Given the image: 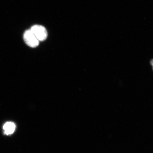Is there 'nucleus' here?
<instances>
[{"instance_id":"20e7f679","label":"nucleus","mask_w":153,"mask_h":153,"mask_svg":"<svg viewBox=\"0 0 153 153\" xmlns=\"http://www.w3.org/2000/svg\"><path fill=\"white\" fill-rule=\"evenodd\" d=\"M151 64L152 65V66L153 67V59L151 60L150 62Z\"/></svg>"},{"instance_id":"7ed1b4c3","label":"nucleus","mask_w":153,"mask_h":153,"mask_svg":"<svg viewBox=\"0 0 153 153\" xmlns=\"http://www.w3.org/2000/svg\"><path fill=\"white\" fill-rule=\"evenodd\" d=\"M15 124L12 122H7L4 125L3 128L4 131V133L7 135L11 134L14 132L15 130Z\"/></svg>"},{"instance_id":"f257e3e1","label":"nucleus","mask_w":153,"mask_h":153,"mask_svg":"<svg viewBox=\"0 0 153 153\" xmlns=\"http://www.w3.org/2000/svg\"><path fill=\"white\" fill-rule=\"evenodd\" d=\"M30 30L39 41H43L46 39L48 32L44 26L40 25H34L32 27Z\"/></svg>"},{"instance_id":"f03ea898","label":"nucleus","mask_w":153,"mask_h":153,"mask_svg":"<svg viewBox=\"0 0 153 153\" xmlns=\"http://www.w3.org/2000/svg\"><path fill=\"white\" fill-rule=\"evenodd\" d=\"M24 39L26 45L30 47H37L39 45V41L30 30H27L25 32Z\"/></svg>"}]
</instances>
